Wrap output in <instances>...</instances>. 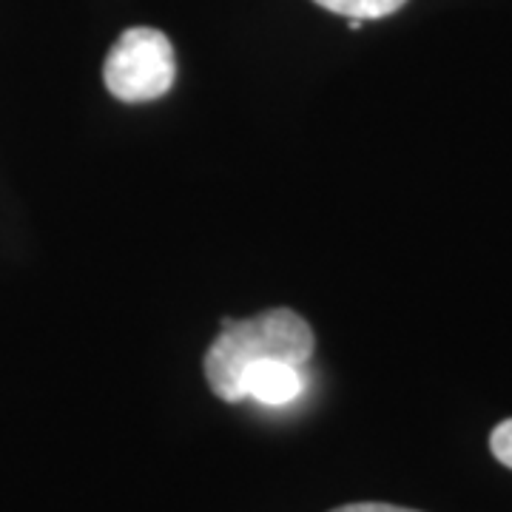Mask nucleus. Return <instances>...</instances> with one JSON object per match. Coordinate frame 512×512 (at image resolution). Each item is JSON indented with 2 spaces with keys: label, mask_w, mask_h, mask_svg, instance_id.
Returning <instances> with one entry per match:
<instances>
[{
  "label": "nucleus",
  "mask_w": 512,
  "mask_h": 512,
  "mask_svg": "<svg viewBox=\"0 0 512 512\" xmlns=\"http://www.w3.org/2000/svg\"><path fill=\"white\" fill-rule=\"evenodd\" d=\"M313 3H319L333 15H345L348 20H379L399 12L407 0H313Z\"/></svg>",
  "instance_id": "nucleus-4"
},
{
  "label": "nucleus",
  "mask_w": 512,
  "mask_h": 512,
  "mask_svg": "<svg viewBox=\"0 0 512 512\" xmlns=\"http://www.w3.org/2000/svg\"><path fill=\"white\" fill-rule=\"evenodd\" d=\"M490 450H493V456L504 464V467H510L512 470V419L501 421L498 427L493 430V436H490Z\"/></svg>",
  "instance_id": "nucleus-5"
},
{
  "label": "nucleus",
  "mask_w": 512,
  "mask_h": 512,
  "mask_svg": "<svg viewBox=\"0 0 512 512\" xmlns=\"http://www.w3.org/2000/svg\"><path fill=\"white\" fill-rule=\"evenodd\" d=\"M103 80L117 100L148 103L171 92L177 80V60L171 40L151 26L126 29L111 46L103 63Z\"/></svg>",
  "instance_id": "nucleus-2"
},
{
  "label": "nucleus",
  "mask_w": 512,
  "mask_h": 512,
  "mask_svg": "<svg viewBox=\"0 0 512 512\" xmlns=\"http://www.w3.org/2000/svg\"><path fill=\"white\" fill-rule=\"evenodd\" d=\"M305 387H308V379H305L302 367L268 359V362H256L242 373L239 402L254 399L268 407H285V404L296 402L305 393Z\"/></svg>",
  "instance_id": "nucleus-3"
},
{
  "label": "nucleus",
  "mask_w": 512,
  "mask_h": 512,
  "mask_svg": "<svg viewBox=\"0 0 512 512\" xmlns=\"http://www.w3.org/2000/svg\"><path fill=\"white\" fill-rule=\"evenodd\" d=\"M316 339L311 325L288 308H271L251 319H222V333L205 353V379L222 402H239V379L256 362H311Z\"/></svg>",
  "instance_id": "nucleus-1"
},
{
  "label": "nucleus",
  "mask_w": 512,
  "mask_h": 512,
  "mask_svg": "<svg viewBox=\"0 0 512 512\" xmlns=\"http://www.w3.org/2000/svg\"><path fill=\"white\" fill-rule=\"evenodd\" d=\"M330 512H419V510H407V507H393V504H345V507H336Z\"/></svg>",
  "instance_id": "nucleus-6"
}]
</instances>
